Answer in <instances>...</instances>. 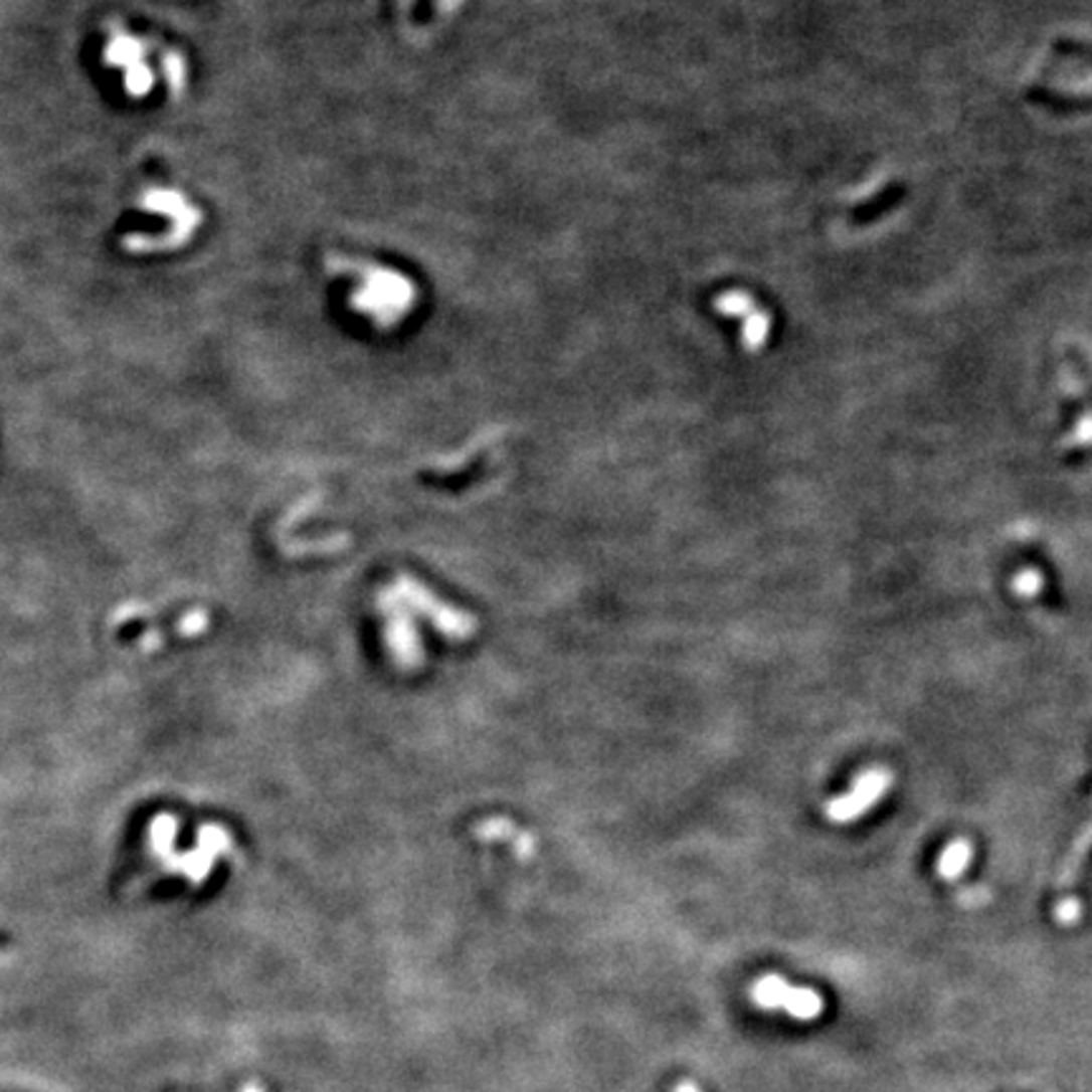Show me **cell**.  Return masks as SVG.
Wrapping results in <instances>:
<instances>
[{"mask_svg": "<svg viewBox=\"0 0 1092 1092\" xmlns=\"http://www.w3.org/2000/svg\"><path fill=\"white\" fill-rule=\"evenodd\" d=\"M751 998L754 1005L761 1010H784L786 1015L794 1017L799 1022H811L823 1015L825 1002L823 996L814 991V988L806 986H791L784 978L769 973V976H761L759 981L751 988Z\"/></svg>", "mask_w": 1092, "mask_h": 1092, "instance_id": "obj_5", "label": "cell"}, {"mask_svg": "<svg viewBox=\"0 0 1092 1092\" xmlns=\"http://www.w3.org/2000/svg\"><path fill=\"white\" fill-rule=\"evenodd\" d=\"M893 784V774L883 766H875V769H865L863 774H858L853 789L848 794H840L835 799H830L825 804V816H828L833 825H850L858 823L860 816L868 814L875 804L885 796L888 786Z\"/></svg>", "mask_w": 1092, "mask_h": 1092, "instance_id": "obj_6", "label": "cell"}, {"mask_svg": "<svg viewBox=\"0 0 1092 1092\" xmlns=\"http://www.w3.org/2000/svg\"><path fill=\"white\" fill-rule=\"evenodd\" d=\"M676 1092H701V1090H698V1087L693 1085V1082H681V1085L676 1087Z\"/></svg>", "mask_w": 1092, "mask_h": 1092, "instance_id": "obj_9", "label": "cell"}, {"mask_svg": "<svg viewBox=\"0 0 1092 1092\" xmlns=\"http://www.w3.org/2000/svg\"><path fill=\"white\" fill-rule=\"evenodd\" d=\"M711 309L721 322H739L734 327L736 339L746 352H759L771 342L774 332V314L764 307L751 289L723 287L713 294Z\"/></svg>", "mask_w": 1092, "mask_h": 1092, "instance_id": "obj_4", "label": "cell"}, {"mask_svg": "<svg viewBox=\"0 0 1092 1092\" xmlns=\"http://www.w3.org/2000/svg\"><path fill=\"white\" fill-rule=\"evenodd\" d=\"M240 1092H265V1090L260 1085H255V1082H250V1085L240 1087Z\"/></svg>", "mask_w": 1092, "mask_h": 1092, "instance_id": "obj_10", "label": "cell"}, {"mask_svg": "<svg viewBox=\"0 0 1092 1092\" xmlns=\"http://www.w3.org/2000/svg\"><path fill=\"white\" fill-rule=\"evenodd\" d=\"M322 284L334 317L367 339L395 337L422 307L420 282L382 255L329 250L322 258Z\"/></svg>", "mask_w": 1092, "mask_h": 1092, "instance_id": "obj_2", "label": "cell"}, {"mask_svg": "<svg viewBox=\"0 0 1092 1092\" xmlns=\"http://www.w3.org/2000/svg\"><path fill=\"white\" fill-rule=\"evenodd\" d=\"M205 228V208L172 180L147 177L122 205L112 240L127 258H165L190 248Z\"/></svg>", "mask_w": 1092, "mask_h": 1092, "instance_id": "obj_3", "label": "cell"}, {"mask_svg": "<svg viewBox=\"0 0 1092 1092\" xmlns=\"http://www.w3.org/2000/svg\"><path fill=\"white\" fill-rule=\"evenodd\" d=\"M1062 923H1072L1077 918V903H1062L1060 913H1057Z\"/></svg>", "mask_w": 1092, "mask_h": 1092, "instance_id": "obj_8", "label": "cell"}, {"mask_svg": "<svg viewBox=\"0 0 1092 1092\" xmlns=\"http://www.w3.org/2000/svg\"><path fill=\"white\" fill-rule=\"evenodd\" d=\"M86 63L102 95L130 110L180 105L193 83V63L182 43L125 16L97 23L88 33Z\"/></svg>", "mask_w": 1092, "mask_h": 1092, "instance_id": "obj_1", "label": "cell"}, {"mask_svg": "<svg viewBox=\"0 0 1092 1092\" xmlns=\"http://www.w3.org/2000/svg\"><path fill=\"white\" fill-rule=\"evenodd\" d=\"M973 858V848L968 840H953V843H948L946 848H943V853L938 855V863H936V870H938V878L941 880H958L963 875V870H966V865L971 863Z\"/></svg>", "mask_w": 1092, "mask_h": 1092, "instance_id": "obj_7", "label": "cell"}]
</instances>
